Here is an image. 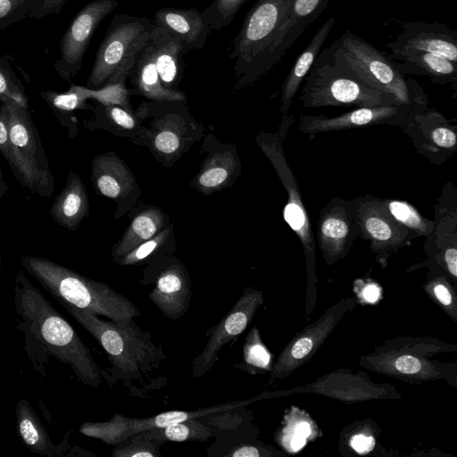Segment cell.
<instances>
[{
	"instance_id": "60d3db41",
	"label": "cell",
	"mask_w": 457,
	"mask_h": 457,
	"mask_svg": "<svg viewBox=\"0 0 457 457\" xmlns=\"http://www.w3.org/2000/svg\"><path fill=\"white\" fill-rule=\"evenodd\" d=\"M0 103L29 109V99L15 75L0 63Z\"/></svg>"
},
{
	"instance_id": "7bdbcfd3",
	"label": "cell",
	"mask_w": 457,
	"mask_h": 457,
	"mask_svg": "<svg viewBox=\"0 0 457 457\" xmlns=\"http://www.w3.org/2000/svg\"><path fill=\"white\" fill-rule=\"evenodd\" d=\"M32 0H0V29L28 15Z\"/></svg>"
},
{
	"instance_id": "d6986e66",
	"label": "cell",
	"mask_w": 457,
	"mask_h": 457,
	"mask_svg": "<svg viewBox=\"0 0 457 457\" xmlns=\"http://www.w3.org/2000/svg\"><path fill=\"white\" fill-rule=\"evenodd\" d=\"M117 5L118 0H95L75 16L62 38L61 58L55 62L63 79L71 81L77 75L95 30Z\"/></svg>"
},
{
	"instance_id": "ee69618b",
	"label": "cell",
	"mask_w": 457,
	"mask_h": 457,
	"mask_svg": "<svg viewBox=\"0 0 457 457\" xmlns=\"http://www.w3.org/2000/svg\"><path fill=\"white\" fill-rule=\"evenodd\" d=\"M272 453L268 446L254 444H240L232 447L225 456L227 457H261L270 456Z\"/></svg>"
},
{
	"instance_id": "c3c4849f",
	"label": "cell",
	"mask_w": 457,
	"mask_h": 457,
	"mask_svg": "<svg viewBox=\"0 0 457 457\" xmlns=\"http://www.w3.org/2000/svg\"><path fill=\"white\" fill-rule=\"evenodd\" d=\"M351 446L361 454L370 452L374 445L375 440L372 436H366L364 435H355L351 439Z\"/></svg>"
},
{
	"instance_id": "e575fe53",
	"label": "cell",
	"mask_w": 457,
	"mask_h": 457,
	"mask_svg": "<svg viewBox=\"0 0 457 457\" xmlns=\"http://www.w3.org/2000/svg\"><path fill=\"white\" fill-rule=\"evenodd\" d=\"M176 248L175 226L169 223L155 236L115 261V263L120 266L147 265L160 258L174 254Z\"/></svg>"
},
{
	"instance_id": "7c38bea8",
	"label": "cell",
	"mask_w": 457,
	"mask_h": 457,
	"mask_svg": "<svg viewBox=\"0 0 457 457\" xmlns=\"http://www.w3.org/2000/svg\"><path fill=\"white\" fill-rule=\"evenodd\" d=\"M352 202L358 236L370 242L379 262L410 245L417 237L386 211L381 199L373 195L355 197Z\"/></svg>"
},
{
	"instance_id": "5bb4252c",
	"label": "cell",
	"mask_w": 457,
	"mask_h": 457,
	"mask_svg": "<svg viewBox=\"0 0 457 457\" xmlns=\"http://www.w3.org/2000/svg\"><path fill=\"white\" fill-rule=\"evenodd\" d=\"M256 399L257 397L210 406L196 411H169L143 419H130L121 413H115L111 420L106 421L84 422L79 427V430L82 435L87 437L99 439L108 445H116L126 438L139 432L165 428L177 422L215 414L248 404Z\"/></svg>"
},
{
	"instance_id": "4fadbf2b",
	"label": "cell",
	"mask_w": 457,
	"mask_h": 457,
	"mask_svg": "<svg viewBox=\"0 0 457 457\" xmlns=\"http://www.w3.org/2000/svg\"><path fill=\"white\" fill-rule=\"evenodd\" d=\"M139 283L154 285L149 298L165 317L178 320L187 312L192 281L187 266L174 254L147 264Z\"/></svg>"
},
{
	"instance_id": "44dd1931",
	"label": "cell",
	"mask_w": 457,
	"mask_h": 457,
	"mask_svg": "<svg viewBox=\"0 0 457 457\" xmlns=\"http://www.w3.org/2000/svg\"><path fill=\"white\" fill-rule=\"evenodd\" d=\"M357 237L352 202L332 198L320 211L318 220V244L328 265L344 258Z\"/></svg>"
},
{
	"instance_id": "9c48e42d",
	"label": "cell",
	"mask_w": 457,
	"mask_h": 457,
	"mask_svg": "<svg viewBox=\"0 0 457 457\" xmlns=\"http://www.w3.org/2000/svg\"><path fill=\"white\" fill-rule=\"evenodd\" d=\"M334 54L370 87L411 104L420 95L415 81L406 80L395 62L359 36L346 30L331 44Z\"/></svg>"
},
{
	"instance_id": "52a82bcc",
	"label": "cell",
	"mask_w": 457,
	"mask_h": 457,
	"mask_svg": "<svg viewBox=\"0 0 457 457\" xmlns=\"http://www.w3.org/2000/svg\"><path fill=\"white\" fill-rule=\"evenodd\" d=\"M291 117L282 118L278 132L262 131L256 136V143L270 160L287 193L283 217L300 239L304 250L307 270L306 315L310 317L316 302L315 240L308 212L304 207L301 190L287 161L283 148Z\"/></svg>"
},
{
	"instance_id": "8d00e7d4",
	"label": "cell",
	"mask_w": 457,
	"mask_h": 457,
	"mask_svg": "<svg viewBox=\"0 0 457 457\" xmlns=\"http://www.w3.org/2000/svg\"><path fill=\"white\" fill-rule=\"evenodd\" d=\"M382 205L391 217L417 237H428L434 221L422 216L411 204L395 199H381Z\"/></svg>"
},
{
	"instance_id": "74e56055",
	"label": "cell",
	"mask_w": 457,
	"mask_h": 457,
	"mask_svg": "<svg viewBox=\"0 0 457 457\" xmlns=\"http://www.w3.org/2000/svg\"><path fill=\"white\" fill-rule=\"evenodd\" d=\"M271 356L262 342L259 331L253 327L248 333L243 346V360L235 367L249 374L270 370Z\"/></svg>"
},
{
	"instance_id": "4316f807",
	"label": "cell",
	"mask_w": 457,
	"mask_h": 457,
	"mask_svg": "<svg viewBox=\"0 0 457 457\" xmlns=\"http://www.w3.org/2000/svg\"><path fill=\"white\" fill-rule=\"evenodd\" d=\"M148 41L163 87L170 90H179L184 72L183 56L186 54L181 43L163 28L154 25Z\"/></svg>"
},
{
	"instance_id": "db71d44e",
	"label": "cell",
	"mask_w": 457,
	"mask_h": 457,
	"mask_svg": "<svg viewBox=\"0 0 457 457\" xmlns=\"http://www.w3.org/2000/svg\"><path fill=\"white\" fill-rule=\"evenodd\" d=\"M8 190V185L4 179L3 171L0 168V199L4 196Z\"/></svg>"
},
{
	"instance_id": "681fc988",
	"label": "cell",
	"mask_w": 457,
	"mask_h": 457,
	"mask_svg": "<svg viewBox=\"0 0 457 457\" xmlns=\"http://www.w3.org/2000/svg\"><path fill=\"white\" fill-rule=\"evenodd\" d=\"M434 294L436 299L444 305L449 306L453 302V296L449 289L444 284H436L434 287Z\"/></svg>"
},
{
	"instance_id": "b9f144b4",
	"label": "cell",
	"mask_w": 457,
	"mask_h": 457,
	"mask_svg": "<svg viewBox=\"0 0 457 457\" xmlns=\"http://www.w3.org/2000/svg\"><path fill=\"white\" fill-rule=\"evenodd\" d=\"M89 99H95L97 103L122 105L129 110H134L129 102V91L124 82L106 83L98 89L87 87Z\"/></svg>"
},
{
	"instance_id": "d4e9b609",
	"label": "cell",
	"mask_w": 457,
	"mask_h": 457,
	"mask_svg": "<svg viewBox=\"0 0 457 457\" xmlns=\"http://www.w3.org/2000/svg\"><path fill=\"white\" fill-rule=\"evenodd\" d=\"M129 78L132 85V88L129 89L130 96L139 95L150 101L187 102V96L182 91L170 90L163 87L148 40L137 53Z\"/></svg>"
},
{
	"instance_id": "816d5d0a",
	"label": "cell",
	"mask_w": 457,
	"mask_h": 457,
	"mask_svg": "<svg viewBox=\"0 0 457 457\" xmlns=\"http://www.w3.org/2000/svg\"><path fill=\"white\" fill-rule=\"evenodd\" d=\"M295 434L307 437L311 434V427L307 422L298 423L295 427Z\"/></svg>"
},
{
	"instance_id": "e0dca14e",
	"label": "cell",
	"mask_w": 457,
	"mask_h": 457,
	"mask_svg": "<svg viewBox=\"0 0 457 457\" xmlns=\"http://www.w3.org/2000/svg\"><path fill=\"white\" fill-rule=\"evenodd\" d=\"M262 303L263 294L262 291L251 287L244 289L230 311L210 329L205 346L193 359V378L202 377L214 366L222 347L242 334Z\"/></svg>"
},
{
	"instance_id": "4dcf8cb0",
	"label": "cell",
	"mask_w": 457,
	"mask_h": 457,
	"mask_svg": "<svg viewBox=\"0 0 457 457\" xmlns=\"http://www.w3.org/2000/svg\"><path fill=\"white\" fill-rule=\"evenodd\" d=\"M335 23L336 18L330 17L321 25L307 46L299 54L288 75L286 77L282 84L280 95L281 104L279 111L282 113V118L287 116L289 108L301 84L303 82L322 46L328 37Z\"/></svg>"
},
{
	"instance_id": "f6af8a7d",
	"label": "cell",
	"mask_w": 457,
	"mask_h": 457,
	"mask_svg": "<svg viewBox=\"0 0 457 457\" xmlns=\"http://www.w3.org/2000/svg\"><path fill=\"white\" fill-rule=\"evenodd\" d=\"M66 0H32L28 16L42 17L50 13H57Z\"/></svg>"
},
{
	"instance_id": "f5cc1de1",
	"label": "cell",
	"mask_w": 457,
	"mask_h": 457,
	"mask_svg": "<svg viewBox=\"0 0 457 457\" xmlns=\"http://www.w3.org/2000/svg\"><path fill=\"white\" fill-rule=\"evenodd\" d=\"M305 441L306 437L295 434L291 440V446L295 451H298L305 445Z\"/></svg>"
},
{
	"instance_id": "cb8c5ba5",
	"label": "cell",
	"mask_w": 457,
	"mask_h": 457,
	"mask_svg": "<svg viewBox=\"0 0 457 457\" xmlns=\"http://www.w3.org/2000/svg\"><path fill=\"white\" fill-rule=\"evenodd\" d=\"M128 215L130 222L122 237L112 248L111 257L114 262L155 236L170 223L168 213L162 208L151 204L134 206Z\"/></svg>"
},
{
	"instance_id": "3957f363",
	"label": "cell",
	"mask_w": 457,
	"mask_h": 457,
	"mask_svg": "<svg viewBox=\"0 0 457 457\" xmlns=\"http://www.w3.org/2000/svg\"><path fill=\"white\" fill-rule=\"evenodd\" d=\"M295 0H256L232 41L235 90L253 86L275 63V54Z\"/></svg>"
},
{
	"instance_id": "8fae6325",
	"label": "cell",
	"mask_w": 457,
	"mask_h": 457,
	"mask_svg": "<svg viewBox=\"0 0 457 457\" xmlns=\"http://www.w3.org/2000/svg\"><path fill=\"white\" fill-rule=\"evenodd\" d=\"M426 107V99L420 94L411 104L359 107L336 117L301 115L298 129L304 134L315 135L375 125L405 127Z\"/></svg>"
},
{
	"instance_id": "ffe728a7",
	"label": "cell",
	"mask_w": 457,
	"mask_h": 457,
	"mask_svg": "<svg viewBox=\"0 0 457 457\" xmlns=\"http://www.w3.org/2000/svg\"><path fill=\"white\" fill-rule=\"evenodd\" d=\"M202 148L207 153L190 187L211 195L235 184L240 177L242 163L237 149L231 143L222 144L212 133L204 136Z\"/></svg>"
},
{
	"instance_id": "f1b7e54d",
	"label": "cell",
	"mask_w": 457,
	"mask_h": 457,
	"mask_svg": "<svg viewBox=\"0 0 457 457\" xmlns=\"http://www.w3.org/2000/svg\"><path fill=\"white\" fill-rule=\"evenodd\" d=\"M91 112L93 113L91 119L83 120V126L87 130L104 129L132 143L143 132V120L135 110H129L119 104L97 103Z\"/></svg>"
},
{
	"instance_id": "f907efd6",
	"label": "cell",
	"mask_w": 457,
	"mask_h": 457,
	"mask_svg": "<svg viewBox=\"0 0 457 457\" xmlns=\"http://www.w3.org/2000/svg\"><path fill=\"white\" fill-rule=\"evenodd\" d=\"M362 296L368 303H376L380 296V288L376 284H368L363 287Z\"/></svg>"
},
{
	"instance_id": "8992f818",
	"label": "cell",
	"mask_w": 457,
	"mask_h": 457,
	"mask_svg": "<svg viewBox=\"0 0 457 457\" xmlns=\"http://www.w3.org/2000/svg\"><path fill=\"white\" fill-rule=\"evenodd\" d=\"M183 101H142L135 110L144 129L134 144L148 148L154 159L170 168L193 145L204 138L205 129Z\"/></svg>"
},
{
	"instance_id": "836d02e7",
	"label": "cell",
	"mask_w": 457,
	"mask_h": 457,
	"mask_svg": "<svg viewBox=\"0 0 457 457\" xmlns=\"http://www.w3.org/2000/svg\"><path fill=\"white\" fill-rule=\"evenodd\" d=\"M330 0H295L292 11L284 26L282 37L275 54L276 64L304 29L320 17Z\"/></svg>"
},
{
	"instance_id": "30bf717a",
	"label": "cell",
	"mask_w": 457,
	"mask_h": 457,
	"mask_svg": "<svg viewBox=\"0 0 457 457\" xmlns=\"http://www.w3.org/2000/svg\"><path fill=\"white\" fill-rule=\"evenodd\" d=\"M153 26L146 17L114 15L96 54L86 87H102L122 64L135 59L150 37Z\"/></svg>"
},
{
	"instance_id": "d590c367",
	"label": "cell",
	"mask_w": 457,
	"mask_h": 457,
	"mask_svg": "<svg viewBox=\"0 0 457 457\" xmlns=\"http://www.w3.org/2000/svg\"><path fill=\"white\" fill-rule=\"evenodd\" d=\"M153 439L166 442L206 441L212 436L211 428L197 420L191 419L177 422L161 428L145 431Z\"/></svg>"
},
{
	"instance_id": "83f0119b",
	"label": "cell",
	"mask_w": 457,
	"mask_h": 457,
	"mask_svg": "<svg viewBox=\"0 0 457 457\" xmlns=\"http://www.w3.org/2000/svg\"><path fill=\"white\" fill-rule=\"evenodd\" d=\"M52 220L58 225L74 231L89 214L87 188L74 171H68L65 185L49 209Z\"/></svg>"
},
{
	"instance_id": "9a60e30c",
	"label": "cell",
	"mask_w": 457,
	"mask_h": 457,
	"mask_svg": "<svg viewBox=\"0 0 457 457\" xmlns=\"http://www.w3.org/2000/svg\"><path fill=\"white\" fill-rule=\"evenodd\" d=\"M354 297L342 299L328 309L314 323L294 337L270 369V383L289 376L309 361L323 344L345 312L355 307Z\"/></svg>"
},
{
	"instance_id": "bcb514c9",
	"label": "cell",
	"mask_w": 457,
	"mask_h": 457,
	"mask_svg": "<svg viewBox=\"0 0 457 457\" xmlns=\"http://www.w3.org/2000/svg\"><path fill=\"white\" fill-rule=\"evenodd\" d=\"M0 152L5 158L9 166L12 162V145L9 137V129L6 118L0 110Z\"/></svg>"
},
{
	"instance_id": "1f68e13d",
	"label": "cell",
	"mask_w": 457,
	"mask_h": 457,
	"mask_svg": "<svg viewBox=\"0 0 457 457\" xmlns=\"http://www.w3.org/2000/svg\"><path fill=\"white\" fill-rule=\"evenodd\" d=\"M412 122L419 125L415 130L421 131V139H424L418 145L422 154H446L449 156L455 152V128L453 129L440 113L427 112L425 109L413 118Z\"/></svg>"
},
{
	"instance_id": "ac0fdd59",
	"label": "cell",
	"mask_w": 457,
	"mask_h": 457,
	"mask_svg": "<svg viewBox=\"0 0 457 457\" xmlns=\"http://www.w3.org/2000/svg\"><path fill=\"white\" fill-rule=\"evenodd\" d=\"M91 181L98 195L116 204V220L128 214L141 195V188L134 173L125 161L112 151L93 158Z\"/></svg>"
},
{
	"instance_id": "5b68a950",
	"label": "cell",
	"mask_w": 457,
	"mask_h": 457,
	"mask_svg": "<svg viewBox=\"0 0 457 457\" xmlns=\"http://www.w3.org/2000/svg\"><path fill=\"white\" fill-rule=\"evenodd\" d=\"M303 82L298 101L307 109L403 104L393 95L365 83L334 54L331 46L320 50Z\"/></svg>"
},
{
	"instance_id": "7a4b0ae2",
	"label": "cell",
	"mask_w": 457,
	"mask_h": 457,
	"mask_svg": "<svg viewBox=\"0 0 457 457\" xmlns=\"http://www.w3.org/2000/svg\"><path fill=\"white\" fill-rule=\"evenodd\" d=\"M86 330L102 345L112 364L108 385L122 380L132 386L161 366L166 355L155 345L149 332L142 330L134 318L107 321L98 315L71 305H62Z\"/></svg>"
},
{
	"instance_id": "f546056e",
	"label": "cell",
	"mask_w": 457,
	"mask_h": 457,
	"mask_svg": "<svg viewBox=\"0 0 457 457\" xmlns=\"http://www.w3.org/2000/svg\"><path fill=\"white\" fill-rule=\"evenodd\" d=\"M403 73L423 75L437 84L457 82V63L440 55L419 50H404L388 54Z\"/></svg>"
},
{
	"instance_id": "7dc6e473",
	"label": "cell",
	"mask_w": 457,
	"mask_h": 457,
	"mask_svg": "<svg viewBox=\"0 0 457 457\" xmlns=\"http://www.w3.org/2000/svg\"><path fill=\"white\" fill-rule=\"evenodd\" d=\"M442 261L450 275L457 277V248L456 245H450L442 250Z\"/></svg>"
},
{
	"instance_id": "6da1fadb",
	"label": "cell",
	"mask_w": 457,
	"mask_h": 457,
	"mask_svg": "<svg viewBox=\"0 0 457 457\" xmlns=\"http://www.w3.org/2000/svg\"><path fill=\"white\" fill-rule=\"evenodd\" d=\"M14 307L18 329L24 334L29 358L43 375L42 361L54 357L69 365L86 386L98 387L101 371L89 349L70 323L20 270L14 278Z\"/></svg>"
},
{
	"instance_id": "277c9868",
	"label": "cell",
	"mask_w": 457,
	"mask_h": 457,
	"mask_svg": "<svg viewBox=\"0 0 457 457\" xmlns=\"http://www.w3.org/2000/svg\"><path fill=\"white\" fill-rule=\"evenodd\" d=\"M21 264L62 305L87 310L112 321L141 315L132 301L107 284L84 277L51 260L24 255Z\"/></svg>"
},
{
	"instance_id": "d6a6232c",
	"label": "cell",
	"mask_w": 457,
	"mask_h": 457,
	"mask_svg": "<svg viewBox=\"0 0 457 457\" xmlns=\"http://www.w3.org/2000/svg\"><path fill=\"white\" fill-rule=\"evenodd\" d=\"M40 96L51 109L61 126L68 130L69 138L78 134V120L75 112L91 111L94 105L87 103L89 99L87 87L71 84L69 90L59 93L54 90L39 92Z\"/></svg>"
},
{
	"instance_id": "ba28073f",
	"label": "cell",
	"mask_w": 457,
	"mask_h": 457,
	"mask_svg": "<svg viewBox=\"0 0 457 457\" xmlns=\"http://www.w3.org/2000/svg\"><path fill=\"white\" fill-rule=\"evenodd\" d=\"M12 145L10 168L18 182L30 192L50 197L54 191V177L37 129L29 109L1 104Z\"/></svg>"
},
{
	"instance_id": "484cf974",
	"label": "cell",
	"mask_w": 457,
	"mask_h": 457,
	"mask_svg": "<svg viewBox=\"0 0 457 457\" xmlns=\"http://www.w3.org/2000/svg\"><path fill=\"white\" fill-rule=\"evenodd\" d=\"M16 428L22 444L32 453L48 457H62L70 448L69 432L59 445L50 435L29 402L20 399L15 407Z\"/></svg>"
},
{
	"instance_id": "ab89813d",
	"label": "cell",
	"mask_w": 457,
	"mask_h": 457,
	"mask_svg": "<svg viewBox=\"0 0 457 457\" xmlns=\"http://www.w3.org/2000/svg\"><path fill=\"white\" fill-rule=\"evenodd\" d=\"M245 1L213 0L202 12V16L212 29L220 30L232 21L237 12Z\"/></svg>"
},
{
	"instance_id": "7402d4cb",
	"label": "cell",
	"mask_w": 457,
	"mask_h": 457,
	"mask_svg": "<svg viewBox=\"0 0 457 457\" xmlns=\"http://www.w3.org/2000/svg\"><path fill=\"white\" fill-rule=\"evenodd\" d=\"M391 53L419 50L457 63V30L439 22L406 21L402 31L386 45Z\"/></svg>"
},
{
	"instance_id": "603a6c76",
	"label": "cell",
	"mask_w": 457,
	"mask_h": 457,
	"mask_svg": "<svg viewBox=\"0 0 457 457\" xmlns=\"http://www.w3.org/2000/svg\"><path fill=\"white\" fill-rule=\"evenodd\" d=\"M152 22L179 39L186 54L201 49L212 30L202 12L195 8H161L154 12Z\"/></svg>"
},
{
	"instance_id": "2e32d148",
	"label": "cell",
	"mask_w": 457,
	"mask_h": 457,
	"mask_svg": "<svg viewBox=\"0 0 457 457\" xmlns=\"http://www.w3.org/2000/svg\"><path fill=\"white\" fill-rule=\"evenodd\" d=\"M413 340L414 342H402L399 348L395 345L401 351L400 354L379 348V353L376 351L369 356H363L361 365L372 368L376 372L415 383L442 378V363L428 361L426 357L428 353L436 352V345L416 342V338Z\"/></svg>"
},
{
	"instance_id": "f35d334b",
	"label": "cell",
	"mask_w": 457,
	"mask_h": 457,
	"mask_svg": "<svg viewBox=\"0 0 457 457\" xmlns=\"http://www.w3.org/2000/svg\"><path fill=\"white\" fill-rule=\"evenodd\" d=\"M164 443L151 438L145 431L134 434L114 445L112 457H162L161 446Z\"/></svg>"
}]
</instances>
